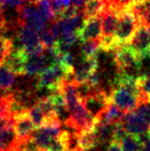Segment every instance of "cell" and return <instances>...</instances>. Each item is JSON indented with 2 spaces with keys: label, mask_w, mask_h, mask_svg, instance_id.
Segmentation results:
<instances>
[{
  "label": "cell",
  "mask_w": 150,
  "mask_h": 151,
  "mask_svg": "<svg viewBox=\"0 0 150 151\" xmlns=\"http://www.w3.org/2000/svg\"><path fill=\"white\" fill-rule=\"evenodd\" d=\"M132 6L133 2L130 1L127 8L120 14L119 26L115 37L118 46L128 45L139 28V18L136 15Z\"/></svg>",
  "instance_id": "1"
},
{
  "label": "cell",
  "mask_w": 150,
  "mask_h": 151,
  "mask_svg": "<svg viewBox=\"0 0 150 151\" xmlns=\"http://www.w3.org/2000/svg\"><path fill=\"white\" fill-rule=\"evenodd\" d=\"M113 58L120 74L130 76V71L137 72L141 69V60L129 45H121L113 51Z\"/></svg>",
  "instance_id": "2"
},
{
  "label": "cell",
  "mask_w": 150,
  "mask_h": 151,
  "mask_svg": "<svg viewBox=\"0 0 150 151\" xmlns=\"http://www.w3.org/2000/svg\"><path fill=\"white\" fill-rule=\"evenodd\" d=\"M66 78L64 69L60 64L55 63L45 68L37 76V88L46 89L54 94L57 92L61 81Z\"/></svg>",
  "instance_id": "3"
},
{
  "label": "cell",
  "mask_w": 150,
  "mask_h": 151,
  "mask_svg": "<svg viewBox=\"0 0 150 151\" xmlns=\"http://www.w3.org/2000/svg\"><path fill=\"white\" fill-rule=\"evenodd\" d=\"M17 12L20 26H28L35 30L38 34L46 29L45 24L47 20L38 11L34 2L24 3L20 8H18Z\"/></svg>",
  "instance_id": "4"
},
{
  "label": "cell",
  "mask_w": 150,
  "mask_h": 151,
  "mask_svg": "<svg viewBox=\"0 0 150 151\" xmlns=\"http://www.w3.org/2000/svg\"><path fill=\"white\" fill-rule=\"evenodd\" d=\"M80 101L96 121L107 111L108 107L112 103L110 95L102 88L97 90L93 95Z\"/></svg>",
  "instance_id": "5"
},
{
  "label": "cell",
  "mask_w": 150,
  "mask_h": 151,
  "mask_svg": "<svg viewBox=\"0 0 150 151\" xmlns=\"http://www.w3.org/2000/svg\"><path fill=\"white\" fill-rule=\"evenodd\" d=\"M122 124L128 134L139 137L141 142H145L150 138L149 122L146 121V119L136 113L135 111L126 114Z\"/></svg>",
  "instance_id": "6"
},
{
  "label": "cell",
  "mask_w": 150,
  "mask_h": 151,
  "mask_svg": "<svg viewBox=\"0 0 150 151\" xmlns=\"http://www.w3.org/2000/svg\"><path fill=\"white\" fill-rule=\"evenodd\" d=\"M141 59L146 57L150 51V24L146 22H140V25L128 44Z\"/></svg>",
  "instance_id": "7"
},
{
  "label": "cell",
  "mask_w": 150,
  "mask_h": 151,
  "mask_svg": "<svg viewBox=\"0 0 150 151\" xmlns=\"http://www.w3.org/2000/svg\"><path fill=\"white\" fill-rule=\"evenodd\" d=\"M14 126L17 138V144L25 142L32 137V134L35 130V127L30 117L29 109L22 110L14 115Z\"/></svg>",
  "instance_id": "8"
},
{
  "label": "cell",
  "mask_w": 150,
  "mask_h": 151,
  "mask_svg": "<svg viewBox=\"0 0 150 151\" xmlns=\"http://www.w3.org/2000/svg\"><path fill=\"white\" fill-rule=\"evenodd\" d=\"M111 101L124 113L135 111L139 105V98L134 96L121 87H114L111 90Z\"/></svg>",
  "instance_id": "9"
},
{
  "label": "cell",
  "mask_w": 150,
  "mask_h": 151,
  "mask_svg": "<svg viewBox=\"0 0 150 151\" xmlns=\"http://www.w3.org/2000/svg\"><path fill=\"white\" fill-rule=\"evenodd\" d=\"M78 38L82 42L88 40L100 39L102 35V18L101 15L86 19L83 26L78 32Z\"/></svg>",
  "instance_id": "10"
},
{
  "label": "cell",
  "mask_w": 150,
  "mask_h": 151,
  "mask_svg": "<svg viewBox=\"0 0 150 151\" xmlns=\"http://www.w3.org/2000/svg\"><path fill=\"white\" fill-rule=\"evenodd\" d=\"M98 58L85 59L81 58V61L75 65L74 69V82L77 85L85 83L94 72L98 71Z\"/></svg>",
  "instance_id": "11"
},
{
  "label": "cell",
  "mask_w": 150,
  "mask_h": 151,
  "mask_svg": "<svg viewBox=\"0 0 150 151\" xmlns=\"http://www.w3.org/2000/svg\"><path fill=\"white\" fill-rule=\"evenodd\" d=\"M101 18H102L101 38H115L118 26H119V21H120L119 14L116 12L108 9L105 4V10L101 14Z\"/></svg>",
  "instance_id": "12"
},
{
  "label": "cell",
  "mask_w": 150,
  "mask_h": 151,
  "mask_svg": "<svg viewBox=\"0 0 150 151\" xmlns=\"http://www.w3.org/2000/svg\"><path fill=\"white\" fill-rule=\"evenodd\" d=\"M27 55V54H26ZM47 58L45 54L40 55H28L25 60L24 75H39L47 68Z\"/></svg>",
  "instance_id": "13"
},
{
  "label": "cell",
  "mask_w": 150,
  "mask_h": 151,
  "mask_svg": "<svg viewBox=\"0 0 150 151\" xmlns=\"http://www.w3.org/2000/svg\"><path fill=\"white\" fill-rule=\"evenodd\" d=\"M98 144L100 141H98L95 127L80 134V147L81 151H88L97 146Z\"/></svg>",
  "instance_id": "14"
},
{
  "label": "cell",
  "mask_w": 150,
  "mask_h": 151,
  "mask_svg": "<svg viewBox=\"0 0 150 151\" xmlns=\"http://www.w3.org/2000/svg\"><path fill=\"white\" fill-rule=\"evenodd\" d=\"M100 50V39L82 42L81 47H80L81 58L85 59L97 58L98 53Z\"/></svg>",
  "instance_id": "15"
},
{
  "label": "cell",
  "mask_w": 150,
  "mask_h": 151,
  "mask_svg": "<svg viewBox=\"0 0 150 151\" xmlns=\"http://www.w3.org/2000/svg\"><path fill=\"white\" fill-rule=\"evenodd\" d=\"M105 1H88L83 11L84 18L86 19L100 17L105 10Z\"/></svg>",
  "instance_id": "16"
},
{
  "label": "cell",
  "mask_w": 150,
  "mask_h": 151,
  "mask_svg": "<svg viewBox=\"0 0 150 151\" xmlns=\"http://www.w3.org/2000/svg\"><path fill=\"white\" fill-rule=\"evenodd\" d=\"M137 84L140 90L139 103L150 101V73L137 77Z\"/></svg>",
  "instance_id": "17"
},
{
  "label": "cell",
  "mask_w": 150,
  "mask_h": 151,
  "mask_svg": "<svg viewBox=\"0 0 150 151\" xmlns=\"http://www.w3.org/2000/svg\"><path fill=\"white\" fill-rule=\"evenodd\" d=\"M121 148L123 151H141L143 142L139 137L128 134L121 142Z\"/></svg>",
  "instance_id": "18"
},
{
  "label": "cell",
  "mask_w": 150,
  "mask_h": 151,
  "mask_svg": "<svg viewBox=\"0 0 150 151\" xmlns=\"http://www.w3.org/2000/svg\"><path fill=\"white\" fill-rule=\"evenodd\" d=\"M14 74L6 67L0 66V89L8 91L14 84Z\"/></svg>",
  "instance_id": "19"
},
{
  "label": "cell",
  "mask_w": 150,
  "mask_h": 151,
  "mask_svg": "<svg viewBox=\"0 0 150 151\" xmlns=\"http://www.w3.org/2000/svg\"><path fill=\"white\" fill-rule=\"evenodd\" d=\"M29 112H30V117L34 122V125L35 128L37 129L40 128V127L44 125L45 116H44V114H43L42 110L40 109V107L37 104V102L29 109Z\"/></svg>",
  "instance_id": "20"
},
{
  "label": "cell",
  "mask_w": 150,
  "mask_h": 151,
  "mask_svg": "<svg viewBox=\"0 0 150 151\" xmlns=\"http://www.w3.org/2000/svg\"><path fill=\"white\" fill-rule=\"evenodd\" d=\"M13 42L10 38L0 35V66H3L7 58L13 52Z\"/></svg>",
  "instance_id": "21"
},
{
  "label": "cell",
  "mask_w": 150,
  "mask_h": 151,
  "mask_svg": "<svg viewBox=\"0 0 150 151\" xmlns=\"http://www.w3.org/2000/svg\"><path fill=\"white\" fill-rule=\"evenodd\" d=\"M34 3H35V5H37L38 11L40 12V14L43 15V17H44L47 21L57 19L52 11V8H51L49 1H37Z\"/></svg>",
  "instance_id": "22"
},
{
  "label": "cell",
  "mask_w": 150,
  "mask_h": 151,
  "mask_svg": "<svg viewBox=\"0 0 150 151\" xmlns=\"http://www.w3.org/2000/svg\"><path fill=\"white\" fill-rule=\"evenodd\" d=\"M38 35H39V38H40V41L43 44V46H44L45 50H50L54 48L57 41L55 40V38L52 35V34H51L50 30L44 29Z\"/></svg>",
  "instance_id": "23"
},
{
  "label": "cell",
  "mask_w": 150,
  "mask_h": 151,
  "mask_svg": "<svg viewBox=\"0 0 150 151\" xmlns=\"http://www.w3.org/2000/svg\"><path fill=\"white\" fill-rule=\"evenodd\" d=\"M50 32H51V34H52V35L54 37L55 40H56V41H58L61 38L60 29V26H58L57 21L53 22V24L51 25V27H50Z\"/></svg>",
  "instance_id": "24"
},
{
  "label": "cell",
  "mask_w": 150,
  "mask_h": 151,
  "mask_svg": "<svg viewBox=\"0 0 150 151\" xmlns=\"http://www.w3.org/2000/svg\"><path fill=\"white\" fill-rule=\"evenodd\" d=\"M106 151H123V150L121 148V144L116 142H112L111 144H109Z\"/></svg>",
  "instance_id": "25"
},
{
  "label": "cell",
  "mask_w": 150,
  "mask_h": 151,
  "mask_svg": "<svg viewBox=\"0 0 150 151\" xmlns=\"http://www.w3.org/2000/svg\"><path fill=\"white\" fill-rule=\"evenodd\" d=\"M141 151H150V138L148 140L143 142V146H141Z\"/></svg>",
  "instance_id": "26"
},
{
  "label": "cell",
  "mask_w": 150,
  "mask_h": 151,
  "mask_svg": "<svg viewBox=\"0 0 150 151\" xmlns=\"http://www.w3.org/2000/svg\"><path fill=\"white\" fill-rule=\"evenodd\" d=\"M145 11H146V19L150 23V2H145Z\"/></svg>",
  "instance_id": "27"
},
{
  "label": "cell",
  "mask_w": 150,
  "mask_h": 151,
  "mask_svg": "<svg viewBox=\"0 0 150 151\" xmlns=\"http://www.w3.org/2000/svg\"><path fill=\"white\" fill-rule=\"evenodd\" d=\"M149 136H150V131H149Z\"/></svg>",
  "instance_id": "28"
}]
</instances>
